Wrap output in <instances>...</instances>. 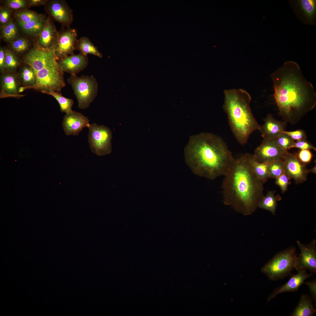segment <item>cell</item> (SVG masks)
<instances>
[{
    "instance_id": "277c9868",
    "label": "cell",
    "mask_w": 316,
    "mask_h": 316,
    "mask_svg": "<svg viewBox=\"0 0 316 316\" xmlns=\"http://www.w3.org/2000/svg\"><path fill=\"white\" fill-rule=\"evenodd\" d=\"M224 93L223 108L231 129L238 142L244 145L250 134L259 130L260 127L250 108L251 97L242 89L225 90Z\"/></svg>"
},
{
    "instance_id": "8992f818",
    "label": "cell",
    "mask_w": 316,
    "mask_h": 316,
    "mask_svg": "<svg viewBox=\"0 0 316 316\" xmlns=\"http://www.w3.org/2000/svg\"><path fill=\"white\" fill-rule=\"evenodd\" d=\"M297 257L296 248L290 247L276 254L262 267L261 271L270 280L283 279L291 275Z\"/></svg>"
},
{
    "instance_id": "d590c367",
    "label": "cell",
    "mask_w": 316,
    "mask_h": 316,
    "mask_svg": "<svg viewBox=\"0 0 316 316\" xmlns=\"http://www.w3.org/2000/svg\"><path fill=\"white\" fill-rule=\"evenodd\" d=\"M296 154L299 160L305 164L310 162L313 157L312 154L309 150H300Z\"/></svg>"
},
{
    "instance_id": "7a4b0ae2",
    "label": "cell",
    "mask_w": 316,
    "mask_h": 316,
    "mask_svg": "<svg viewBox=\"0 0 316 316\" xmlns=\"http://www.w3.org/2000/svg\"><path fill=\"white\" fill-rule=\"evenodd\" d=\"M253 157L247 153L234 158L222 184L224 204L245 216L256 211L264 196V183L253 170Z\"/></svg>"
},
{
    "instance_id": "f546056e",
    "label": "cell",
    "mask_w": 316,
    "mask_h": 316,
    "mask_svg": "<svg viewBox=\"0 0 316 316\" xmlns=\"http://www.w3.org/2000/svg\"><path fill=\"white\" fill-rule=\"evenodd\" d=\"M5 71L15 72L21 65V61L18 56L10 49H5Z\"/></svg>"
},
{
    "instance_id": "ac0fdd59",
    "label": "cell",
    "mask_w": 316,
    "mask_h": 316,
    "mask_svg": "<svg viewBox=\"0 0 316 316\" xmlns=\"http://www.w3.org/2000/svg\"><path fill=\"white\" fill-rule=\"evenodd\" d=\"M264 121L259 130L264 139H276L285 130L287 123L276 120L271 114H268Z\"/></svg>"
},
{
    "instance_id": "ba28073f",
    "label": "cell",
    "mask_w": 316,
    "mask_h": 316,
    "mask_svg": "<svg viewBox=\"0 0 316 316\" xmlns=\"http://www.w3.org/2000/svg\"><path fill=\"white\" fill-rule=\"evenodd\" d=\"M88 141L92 152L98 156L109 154L112 151V132L107 127L95 123L88 128Z\"/></svg>"
},
{
    "instance_id": "83f0119b",
    "label": "cell",
    "mask_w": 316,
    "mask_h": 316,
    "mask_svg": "<svg viewBox=\"0 0 316 316\" xmlns=\"http://www.w3.org/2000/svg\"><path fill=\"white\" fill-rule=\"evenodd\" d=\"M269 164L268 162H258L254 159L253 155L252 165L253 170L257 177L264 183L270 178L269 169Z\"/></svg>"
},
{
    "instance_id": "8fae6325",
    "label": "cell",
    "mask_w": 316,
    "mask_h": 316,
    "mask_svg": "<svg viewBox=\"0 0 316 316\" xmlns=\"http://www.w3.org/2000/svg\"><path fill=\"white\" fill-rule=\"evenodd\" d=\"M283 163L284 172L290 180L293 179L296 184L307 180L309 170L306 168V164L299 160L296 154L288 152Z\"/></svg>"
},
{
    "instance_id": "52a82bcc",
    "label": "cell",
    "mask_w": 316,
    "mask_h": 316,
    "mask_svg": "<svg viewBox=\"0 0 316 316\" xmlns=\"http://www.w3.org/2000/svg\"><path fill=\"white\" fill-rule=\"evenodd\" d=\"M67 81L78 100V107L81 109L88 107L97 94L98 85L95 78L92 75L79 77L73 75Z\"/></svg>"
},
{
    "instance_id": "4fadbf2b",
    "label": "cell",
    "mask_w": 316,
    "mask_h": 316,
    "mask_svg": "<svg viewBox=\"0 0 316 316\" xmlns=\"http://www.w3.org/2000/svg\"><path fill=\"white\" fill-rule=\"evenodd\" d=\"M297 244L300 253L297 257L295 269L298 271L308 269L312 273L316 272V240H313L310 243L304 244L299 241Z\"/></svg>"
},
{
    "instance_id": "6da1fadb",
    "label": "cell",
    "mask_w": 316,
    "mask_h": 316,
    "mask_svg": "<svg viewBox=\"0 0 316 316\" xmlns=\"http://www.w3.org/2000/svg\"><path fill=\"white\" fill-rule=\"evenodd\" d=\"M274 97L284 121L295 125L316 105V93L298 64L285 62L271 75Z\"/></svg>"
},
{
    "instance_id": "8d00e7d4",
    "label": "cell",
    "mask_w": 316,
    "mask_h": 316,
    "mask_svg": "<svg viewBox=\"0 0 316 316\" xmlns=\"http://www.w3.org/2000/svg\"><path fill=\"white\" fill-rule=\"evenodd\" d=\"M11 9L7 7L0 8V22L2 26L8 23L11 20Z\"/></svg>"
},
{
    "instance_id": "1f68e13d",
    "label": "cell",
    "mask_w": 316,
    "mask_h": 316,
    "mask_svg": "<svg viewBox=\"0 0 316 316\" xmlns=\"http://www.w3.org/2000/svg\"><path fill=\"white\" fill-rule=\"evenodd\" d=\"M283 160L270 163L269 169L270 178L276 179L284 173Z\"/></svg>"
},
{
    "instance_id": "7402d4cb",
    "label": "cell",
    "mask_w": 316,
    "mask_h": 316,
    "mask_svg": "<svg viewBox=\"0 0 316 316\" xmlns=\"http://www.w3.org/2000/svg\"><path fill=\"white\" fill-rule=\"evenodd\" d=\"M281 199L282 198L279 195L276 194V191H269L260 200L258 207L267 210L275 215L277 202Z\"/></svg>"
},
{
    "instance_id": "ab89813d",
    "label": "cell",
    "mask_w": 316,
    "mask_h": 316,
    "mask_svg": "<svg viewBox=\"0 0 316 316\" xmlns=\"http://www.w3.org/2000/svg\"><path fill=\"white\" fill-rule=\"evenodd\" d=\"M304 284L306 285L310 290L312 298L315 304L316 301V280L315 279L311 281L305 282Z\"/></svg>"
},
{
    "instance_id": "f35d334b",
    "label": "cell",
    "mask_w": 316,
    "mask_h": 316,
    "mask_svg": "<svg viewBox=\"0 0 316 316\" xmlns=\"http://www.w3.org/2000/svg\"><path fill=\"white\" fill-rule=\"evenodd\" d=\"M295 147L300 150L312 149L316 151V148L306 139L295 141L292 148Z\"/></svg>"
},
{
    "instance_id": "60d3db41",
    "label": "cell",
    "mask_w": 316,
    "mask_h": 316,
    "mask_svg": "<svg viewBox=\"0 0 316 316\" xmlns=\"http://www.w3.org/2000/svg\"><path fill=\"white\" fill-rule=\"evenodd\" d=\"M6 64L5 49H0V72L1 73L5 71Z\"/></svg>"
},
{
    "instance_id": "5b68a950",
    "label": "cell",
    "mask_w": 316,
    "mask_h": 316,
    "mask_svg": "<svg viewBox=\"0 0 316 316\" xmlns=\"http://www.w3.org/2000/svg\"><path fill=\"white\" fill-rule=\"evenodd\" d=\"M22 62L34 70L37 79L35 90L42 93L50 91L60 93L65 86L64 72L53 49L35 47L23 56Z\"/></svg>"
},
{
    "instance_id": "30bf717a",
    "label": "cell",
    "mask_w": 316,
    "mask_h": 316,
    "mask_svg": "<svg viewBox=\"0 0 316 316\" xmlns=\"http://www.w3.org/2000/svg\"><path fill=\"white\" fill-rule=\"evenodd\" d=\"M78 33L76 30L70 27L59 32L56 43L53 47L57 60L74 54L76 50Z\"/></svg>"
},
{
    "instance_id": "d6986e66",
    "label": "cell",
    "mask_w": 316,
    "mask_h": 316,
    "mask_svg": "<svg viewBox=\"0 0 316 316\" xmlns=\"http://www.w3.org/2000/svg\"><path fill=\"white\" fill-rule=\"evenodd\" d=\"M59 33L51 19L50 18L46 19L43 28L37 36L38 46L44 49H52Z\"/></svg>"
},
{
    "instance_id": "4316f807",
    "label": "cell",
    "mask_w": 316,
    "mask_h": 316,
    "mask_svg": "<svg viewBox=\"0 0 316 316\" xmlns=\"http://www.w3.org/2000/svg\"><path fill=\"white\" fill-rule=\"evenodd\" d=\"M13 20L2 26L1 37L6 42L10 43L19 37L18 25Z\"/></svg>"
},
{
    "instance_id": "603a6c76",
    "label": "cell",
    "mask_w": 316,
    "mask_h": 316,
    "mask_svg": "<svg viewBox=\"0 0 316 316\" xmlns=\"http://www.w3.org/2000/svg\"><path fill=\"white\" fill-rule=\"evenodd\" d=\"M76 49L80 51V53L85 56L91 54L100 58L102 57V55L98 48L86 37H82L78 40Z\"/></svg>"
},
{
    "instance_id": "2e32d148",
    "label": "cell",
    "mask_w": 316,
    "mask_h": 316,
    "mask_svg": "<svg viewBox=\"0 0 316 316\" xmlns=\"http://www.w3.org/2000/svg\"><path fill=\"white\" fill-rule=\"evenodd\" d=\"M58 63L64 72L76 75L86 68L88 64L87 56L80 53L74 54L57 60Z\"/></svg>"
},
{
    "instance_id": "e575fe53",
    "label": "cell",
    "mask_w": 316,
    "mask_h": 316,
    "mask_svg": "<svg viewBox=\"0 0 316 316\" xmlns=\"http://www.w3.org/2000/svg\"><path fill=\"white\" fill-rule=\"evenodd\" d=\"M276 179L275 183L281 189L282 193H284L288 189V185L291 183L290 179L284 173Z\"/></svg>"
},
{
    "instance_id": "d6a6232c",
    "label": "cell",
    "mask_w": 316,
    "mask_h": 316,
    "mask_svg": "<svg viewBox=\"0 0 316 316\" xmlns=\"http://www.w3.org/2000/svg\"><path fill=\"white\" fill-rule=\"evenodd\" d=\"M276 139L278 145L286 150L292 148L295 142L289 136L283 133Z\"/></svg>"
},
{
    "instance_id": "5bb4252c",
    "label": "cell",
    "mask_w": 316,
    "mask_h": 316,
    "mask_svg": "<svg viewBox=\"0 0 316 316\" xmlns=\"http://www.w3.org/2000/svg\"><path fill=\"white\" fill-rule=\"evenodd\" d=\"M0 98H19L24 96L19 92L21 86L17 73L5 71L1 73Z\"/></svg>"
},
{
    "instance_id": "7c38bea8",
    "label": "cell",
    "mask_w": 316,
    "mask_h": 316,
    "mask_svg": "<svg viewBox=\"0 0 316 316\" xmlns=\"http://www.w3.org/2000/svg\"><path fill=\"white\" fill-rule=\"evenodd\" d=\"M46 10L53 19L66 27L73 20V10L63 0H52L47 1Z\"/></svg>"
},
{
    "instance_id": "44dd1931",
    "label": "cell",
    "mask_w": 316,
    "mask_h": 316,
    "mask_svg": "<svg viewBox=\"0 0 316 316\" xmlns=\"http://www.w3.org/2000/svg\"><path fill=\"white\" fill-rule=\"evenodd\" d=\"M316 312V310L312 304V297L308 295L303 294L298 305L290 316H312Z\"/></svg>"
},
{
    "instance_id": "9c48e42d",
    "label": "cell",
    "mask_w": 316,
    "mask_h": 316,
    "mask_svg": "<svg viewBox=\"0 0 316 316\" xmlns=\"http://www.w3.org/2000/svg\"><path fill=\"white\" fill-rule=\"evenodd\" d=\"M280 147L276 139H264L260 145L254 150V159L259 163L283 160L288 153Z\"/></svg>"
},
{
    "instance_id": "7bdbcfd3",
    "label": "cell",
    "mask_w": 316,
    "mask_h": 316,
    "mask_svg": "<svg viewBox=\"0 0 316 316\" xmlns=\"http://www.w3.org/2000/svg\"><path fill=\"white\" fill-rule=\"evenodd\" d=\"M310 172H311L312 173H313L316 174V164L315 166L312 169H309Z\"/></svg>"
},
{
    "instance_id": "e0dca14e",
    "label": "cell",
    "mask_w": 316,
    "mask_h": 316,
    "mask_svg": "<svg viewBox=\"0 0 316 316\" xmlns=\"http://www.w3.org/2000/svg\"><path fill=\"white\" fill-rule=\"evenodd\" d=\"M312 275V273L308 274L306 270L298 271L297 274L291 275L286 283L275 289L268 296L267 301L270 300L281 293L296 291L300 287L304 284L305 280Z\"/></svg>"
},
{
    "instance_id": "d4e9b609",
    "label": "cell",
    "mask_w": 316,
    "mask_h": 316,
    "mask_svg": "<svg viewBox=\"0 0 316 316\" xmlns=\"http://www.w3.org/2000/svg\"><path fill=\"white\" fill-rule=\"evenodd\" d=\"M297 2L299 10L303 17L309 23L313 22L315 16L316 0H299L297 1Z\"/></svg>"
},
{
    "instance_id": "f1b7e54d",
    "label": "cell",
    "mask_w": 316,
    "mask_h": 316,
    "mask_svg": "<svg viewBox=\"0 0 316 316\" xmlns=\"http://www.w3.org/2000/svg\"><path fill=\"white\" fill-rule=\"evenodd\" d=\"M42 93L51 95L54 97L59 104L60 110L62 112L65 113L66 114L73 111L72 108L74 102L72 99L63 97L60 93L53 91L44 92Z\"/></svg>"
},
{
    "instance_id": "b9f144b4",
    "label": "cell",
    "mask_w": 316,
    "mask_h": 316,
    "mask_svg": "<svg viewBox=\"0 0 316 316\" xmlns=\"http://www.w3.org/2000/svg\"><path fill=\"white\" fill-rule=\"evenodd\" d=\"M28 1V5L31 6L44 5L47 2L45 0H30Z\"/></svg>"
},
{
    "instance_id": "3957f363",
    "label": "cell",
    "mask_w": 316,
    "mask_h": 316,
    "mask_svg": "<svg viewBox=\"0 0 316 316\" xmlns=\"http://www.w3.org/2000/svg\"><path fill=\"white\" fill-rule=\"evenodd\" d=\"M184 153L194 174L211 180L224 176L234 158L221 138L208 133L190 136Z\"/></svg>"
},
{
    "instance_id": "836d02e7",
    "label": "cell",
    "mask_w": 316,
    "mask_h": 316,
    "mask_svg": "<svg viewBox=\"0 0 316 316\" xmlns=\"http://www.w3.org/2000/svg\"><path fill=\"white\" fill-rule=\"evenodd\" d=\"M6 4L9 9L14 10L22 9L28 6V1L25 0H8Z\"/></svg>"
},
{
    "instance_id": "ffe728a7",
    "label": "cell",
    "mask_w": 316,
    "mask_h": 316,
    "mask_svg": "<svg viewBox=\"0 0 316 316\" xmlns=\"http://www.w3.org/2000/svg\"><path fill=\"white\" fill-rule=\"evenodd\" d=\"M17 73L21 86L25 90L33 89L36 84V77L32 68L30 65L24 63L19 68Z\"/></svg>"
},
{
    "instance_id": "cb8c5ba5",
    "label": "cell",
    "mask_w": 316,
    "mask_h": 316,
    "mask_svg": "<svg viewBox=\"0 0 316 316\" xmlns=\"http://www.w3.org/2000/svg\"><path fill=\"white\" fill-rule=\"evenodd\" d=\"M46 20L44 18L26 23L17 20V23L24 33L31 36H38L44 26Z\"/></svg>"
},
{
    "instance_id": "4dcf8cb0",
    "label": "cell",
    "mask_w": 316,
    "mask_h": 316,
    "mask_svg": "<svg viewBox=\"0 0 316 316\" xmlns=\"http://www.w3.org/2000/svg\"><path fill=\"white\" fill-rule=\"evenodd\" d=\"M14 16L17 20L23 23L44 18L42 15L29 10L18 11L15 14Z\"/></svg>"
},
{
    "instance_id": "484cf974",
    "label": "cell",
    "mask_w": 316,
    "mask_h": 316,
    "mask_svg": "<svg viewBox=\"0 0 316 316\" xmlns=\"http://www.w3.org/2000/svg\"><path fill=\"white\" fill-rule=\"evenodd\" d=\"M10 43V49L18 56L25 55L31 49L30 42L24 37H19Z\"/></svg>"
},
{
    "instance_id": "9a60e30c",
    "label": "cell",
    "mask_w": 316,
    "mask_h": 316,
    "mask_svg": "<svg viewBox=\"0 0 316 316\" xmlns=\"http://www.w3.org/2000/svg\"><path fill=\"white\" fill-rule=\"evenodd\" d=\"M90 124L88 118L81 113L74 111L66 114L62 123V127L67 135H78L85 127Z\"/></svg>"
},
{
    "instance_id": "74e56055",
    "label": "cell",
    "mask_w": 316,
    "mask_h": 316,
    "mask_svg": "<svg viewBox=\"0 0 316 316\" xmlns=\"http://www.w3.org/2000/svg\"><path fill=\"white\" fill-rule=\"evenodd\" d=\"M283 133L287 135L295 141L306 139L307 138L305 131L301 129L291 131L285 130L283 131Z\"/></svg>"
}]
</instances>
